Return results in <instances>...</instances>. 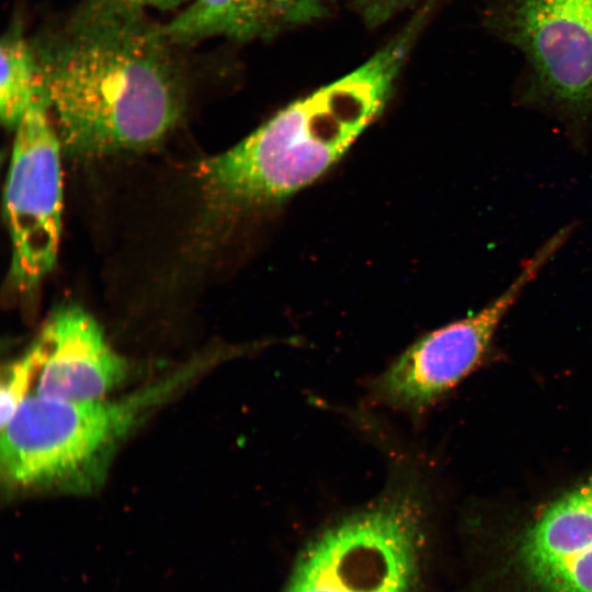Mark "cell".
<instances>
[{"label": "cell", "mask_w": 592, "mask_h": 592, "mask_svg": "<svg viewBox=\"0 0 592 592\" xmlns=\"http://www.w3.org/2000/svg\"><path fill=\"white\" fill-rule=\"evenodd\" d=\"M62 149L93 158L156 145L179 123L185 76L162 25L125 0H83L32 43Z\"/></svg>", "instance_id": "obj_1"}, {"label": "cell", "mask_w": 592, "mask_h": 592, "mask_svg": "<svg viewBox=\"0 0 592 592\" xmlns=\"http://www.w3.org/2000/svg\"><path fill=\"white\" fill-rule=\"evenodd\" d=\"M413 36L409 26L356 69L202 160L196 177L215 210L237 217L265 208L323 174L384 110Z\"/></svg>", "instance_id": "obj_2"}, {"label": "cell", "mask_w": 592, "mask_h": 592, "mask_svg": "<svg viewBox=\"0 0 592 592\" xmlns=\"http://www.w3.org/2000/svg\"><path fill=\"white\" fill-rule=\"evenodd\" d=\"M215 360H195L112 400L27 397L1 428L3 482L10 490L25 492L94 491L132 432Z\"/></svg>", "instance_id": "obj_3"}, {"label": "cell", "mask_w": 592, "mask_h": 592, "mask_svg": "<svg viewBox=\"0 0 592 592\" xmlns=\"http://www.w3.org/2000/svg\"><path fill=\"white\" fill-rule=\"evenodd\" d=\"M423 498L412 479L318 535L284 592H411Z\"/></svg>", "instance_id": "obj_4"}, {"label": "cell", "mask_w": 592, "mask_h": 592, "mask_svg": "<svg viewBox=\"0 0 592 592\" xmlns=\"http://www.w3.org/2000/svg\"><path fill=\"white\" fill-rule=\"evenodd\" d=\"M62 146L38 91L14 129L4 191L12 244L10 278L30 293L56 264L61 234Z\"/></svg>", "instance_id": "obj_5"}, {"label": "cell", "mask_w": 592, "mask_h": 592, "mask_svg": "<svg viewBox=\"0 0 592 592\" xmlns=\"http://www.w3.org/2000/svg\"><path fill=\"white\" fill-rule=\"evenodd\" d=\"M573 231L568 225L526 259L513 282L480 310L441 327L408 348L374 383L375 398L419 412L467 376L481 361L508 311Z\"/></svg>", "instance_id": "obj_6"}, {"label": "cell", "mask_w": 592, "mask_h": 592, "mask_svg": "<svg viewBox=\"0 0 592 592\" xmlns=\"http://www.w3.org/2000/svg\"><path fill=\"white\" fill-rule=\"evenodd\" d=\"M502 29L532 64L538 92L570 123L592 121V0H511Z\"/></svg>", "instance_id": "obj_7"}, {"label": "cell", "mask_w": 592, "mask_h": 592, "mask_svg": "<svg viewBox=\"0 0 592 592\" xmlns=\"http://www.w3.org/2000/svg\"><path fill=\"white\" fill-rule=\"evenodd\" d=\"M35 341L42 350L37 396L62 401L103 399L126 378V361L81 307L57 309Z\"/></svg>", "instance_id": "obj_8"}, {"label": "cell", "mask_w": 592, "mask_h": 592, "mask_svg": "<svg viewBox=\"0 0 592 592\" xmlns=\"http://www.w3.org/2000/svg\"><path fill=\"white\" fill-rule=\"evenodd\" d=\"M521 557L545 592H592V477L540 512L524 535Z\"/></svg>", "instance_id": "obj_9"}, {"label": "cell", "mask_w": 592, "mask_h": 592, "mask_svg": "<svg viewBox=\"0 0 592 592\" xmlns=\"http://www.w3.org/2000/svg\"><path fill=\"white\" fill-rule=\"evenodd\" d=\"M321 9V0H193L162 27L177 46L213 37L246 42L314 18Z\"/></svg>", "instance_id": "obj_10"}, {"label": "cell", "mask_w": 592, "mask_h": 592, "mask_svg": "<svg viewBox=\"0 0 592 592\" xmlns=\"http://www.w3.org/2000/svg\"><path fill=\"white\" fill-rule=\"evenodd\" d=\"M0 116L8 129H15L39 90L38 67L32 43L15 19L1 39Z\"/></svg>", "instance_id": "obj_11"}, {"label": "cell", "mask_w": 592, "mask_h": 592, "mask_svg": "<svg viewBox=\"0 0 592 592\" xmlns=\"http://www.w3.org/2000/svg\"><path fill=\"white\" fill-rule=\"evenodd\" d=\"M42 350L35 341L19 358L3 368L0 391V421L3 428L27 398V389L38 373Z\"/></svg>", "instance_id": "obj_12"}, {"label": "cell", "mask_w": 592, "mask_h": 592, "mask_svg": "<svg viewBox=\"0 0 592 592\" xmlns=\"http://www.w3.org/2000/svg\"><path fill=\"white\" fill-rule=\"evenodd\" d=\"M413 0H354L361 12L371 22H379Z\"/></svg>", "instance_id": "obj_13"}, {"label": "cell", "mask_w": 592, "mask_h": 592, "mask_svg": "<svg viewBox=\"0 0 592 592\" xmlns=\"http://www.w3.org/2000/svg\"><path fill=\"white\" fill-rule=\"evenodd\" d=\"M140 8H156L160 10L172 9L180 5L183 0H125Z\"/></svg>", "instance_id": "obj_14"}]
</instances>
